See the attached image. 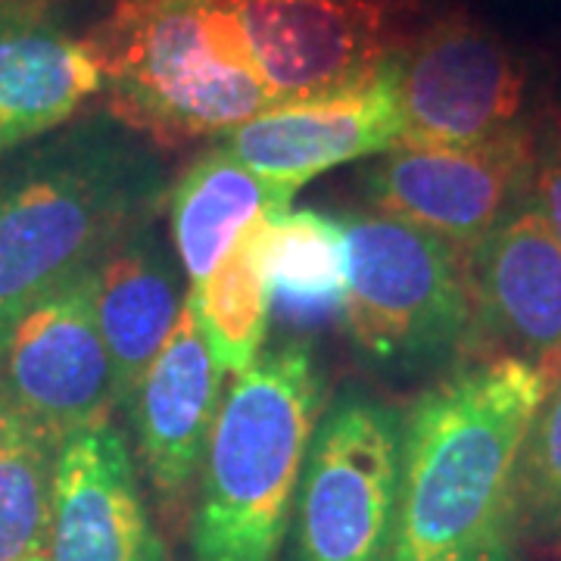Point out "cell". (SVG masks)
<instances>
[{"label":"cell","mask_w":561,"mask_h":561,"mask_svg":"<svg viewBox=\"0 0 561 561\" xmlns=\"http://www.w3.org/2000/svg\"><path fill=\"white\" fill-rule=\"evenodd\" d=\"M552 383L522 356H478L421 390L387 561H518V459Z\"/></svg>","instance_id":"1"},{"label":"cell","mask_w":561,"mask_h":561,"mask_svg":"<svg viewBox=\"0 0 561 561\" xmlns=\"http://www.w3.org/2000/svg\"><path fill=\"white\" fill-rule=\"evenodd\" d=\"M169 197L153 144L110 113L54 135L0 175V346L44 297L94 272Z\"/></svg>","instance_id":"2"},{"label":"cell","mask_w":561,"mask_h":561,"mask_svg":"<svg viewBox=\"0 0 561 561\" xmlns=\"http://www.w3.org/2000/svg\"><path fill=\"white\" fill-rule=\"evenodd\" d=\"M106 113L157 150L275 106L231 0H119L88 35Z\"/></svg>","instance_id":"3"},{"label":"cell","mask_w":561,"mask_h":561,"mask_svg":"<svg viewBox=\"0 0 561 561\" xmlns=\"http://www.w3.org/2000/svg\"><path fill=\"white\" fill-rule=\"evenodd\" d=\"M324 405L309 343H278L234 375L203 456L191 561H278Z\"/></svg>","instance_id":"4"},{"label":"cell","mask_w":561,"mask_h":561,"mask_svg":"<svg viewBox=\"0 0 561 561\" xmlns=\"http://www.w3.org/2000/svg\"><path fill=\"white\" fill-rule=\"evenodd\" d=\"M343 324L383 375H419L474 353L468 260L449 241L387 213L343 216Z\"/></svg>","instance_id":"5"},{"label":"cell","mask_w":561,"mask_h":561,"mask_svg":"<svg viewBox=\"0 0 561 561\" xmlns=\"http://www.w3.org/2000/svg\"><path fill=\"white\" fill-rule=\"evenodd\" d=\"M400 465V409L362 390L328 402L294 502L290 561H387Z\"/></svg>","instance_id":"6"},{"label":"cell","mask_w":561,"mask_h":561,"mask_svg":"<svg viewBox=\"0 0 561 561\" xmlns=\"http://www.w3.org/2000/svg\"><path fill=\"white\" fill-rule=\"evenodd\" d=\"M537 169V125L524 122L471 147L397 140L368 165L362 187L375 213L434 231L459 253L530 203Z\"/></svg>","instance_id":"7"},{"label":"cell","mask_w":561,"mask_h":561,"mask_svg":"<svg viewBox=\"0 0 561 561\" xmlns=\"http://www.w3.org/2000/svg\"><path fill=\"white\" fill-rule=\"evenodd\" d=\"M275 103L371 81L412 41L419 0H231Z\"/></svg>","instance_id":"8"},{"label":"cell","mask_w":561,"mask_h":561,"mask_svg":"<svg viewBox=\"0 0 561 561\" xmlns=\"http://www.w3.org/2000/svg\"><path fill=\"white\" fill-rule=\"evenodd\" d=\"M527 62L496 28L449 10L412 35L400 57L405 144L471 147L524 125Z\"/></svg>","instance_id":"9"},{"label":"cell","mask_w":561,"mask_h":561,"mask_svg":"<svg viewBox=\"0 0 561 561\" xmlns=\"http://www.w3.org/2000/svg\"><path fill=\"white\" fill-rule=\"evenodd\" d=\"M0 400L57 443L110 424L116 378L98 324V268L10 328L0 346Z\"/></svg>","instance_id":"10"},{"label":"cell","mask_w":561,"mask_h":561,"mask_svg":"<svg viewBox=\"0 0 561 561\" xmlns=\"http://www.w3.org/2000/svg\"><path fill=\"white\" fill-rule=\"evenodd\" d=\"M400 57L353 91L275 103L219 135V147L262 179L297 191L334 165L383 153L402 138Z\"/></svg>","instance_id":"11"},{"label":"cell","mask_w":561,"mask_h":561,"mask_svg":"<svg viewBox=\"0 0 561 561\" xmlns=\"http://www.w3.org/2000/svg\"><path fill=\"white\" fill-rule=\"evenodd\" d=\"M221 375L184 300L172 334L125 402L138 434L140 468L172 524L184 518L201 483L203 456L219 419Z\"/></svg>","instance_id":"12"},{"label":"cell","mask_w":561,"mask_h":561,"mask_svg":"<svg viewBox=\"0 0 561 561\" xmlns=\"http://www.w3.org/2000/svg\"><path fill=\"white\" fill-rule=\"evenodd\" d=\"M44 549L50 561H172L119 427H88L60 446Z\"/></svg>","instance_id":"13"},{"label":"cell","mask_w":561,"mask_h":561,"mask_svg":"<svg viewBox=\"0 0 561 561\" xmlns=\"http://www.w3.org/2000/svg\"><path fill=\"white\" fill-rule=\"evenodd\" d=\"M474 346L500 343L505 356L561 375V247L534 203L493 228L468 256Z\"/></svg>","instance_id":"14"},{"label":"cell","mask_w":561,"mask_h":561,"mask_svg":"<svg viewBox=\"0 0 561 561\" xmlns=\"http://www.w3.org/2000/svg\"><path fill=\"white\" fill-rule=\"evenodd\" d=\"M98 91V60L57 0H0V153L57 131Z\"/></svg>","instance_id":"15"},{"label":"cell","mask_w":561,"mask_h":561,"mask_svg":"<svg viewBox=\"0 0 561 561\" xmlns=\"http://www.w3.org/2000/svg\"><path fill=\"white\" fill-rule=\"evenodd\" d=\"M181 275L150 221L125 234L98 265V324L113 362L116 405L131 400L179 321Z\"/></svg>","instance_id":"16"},{"label":"cell","mask_w":561,"mask_h":561,"mask_svg":"<svg viewBox=\"0 0 561 561\" xmlns=\"http://www.w3.org/2000/svg\"><path fill=\"white\" fill-rule=\"evenodd\" d=\"M297 187L262 179L219 144L203 150L169 191V225L187 287L206 280L243 231L290 209Z\"/></svg>","instance_id":"17"},{"label":"cell","mask_w":561,"mask_h":561,"mask_svg":"<svg viewBox=\"0 0 561 561\" xmlns=\"http://www.w3.org/2000/svg\"><path fill=\"white\" fill-rule=\"evenodd\" d=\"M253 250L280 324L319 331L343 319L346 238L341 219L319 209H287L253 225Z\"/></svg>","instance_id":"18"},{"label":"cell","mask_w":561,"mask_h":561,"mask_svg":"<svg viewBox=\"0 0 561 561\" xmlns=\"http://www.w3.org/2000/svg\"><path fill=\"white\" fill-rule=\"evenodd\" d=\"M184 300L221 371L241 375L260 359L272 302L253 250V228L243 231L209 278L187 287Z\"/></svg>","instance_id":"19"},{"label":"cell","mask_w":561,"mask_h":561,"mask_svg":"<svg viewBox=\"0 0 561 561\" xmlns=\"http://www.w3.org/2000/svg\"><path fill=\"white\" fill-rule=\"evenodd\" d=\"M60 446L0 400V561H22L47 546Z\"/></svg>","instance_id":"20"},{"label":"cell","mask_w":561,"mask_h":561,"mask_svg":"<svg viewBox=\"0 0 561 561\" xmlns=\"http://www.w3.org/2000/svg\"><path fill=\"white\" fill-rule=\"evenodd\" d=\"M515 505L522 546L561 549V375L524 437Z\"/></svg>","instance_id":"21"},{"label":"cell","mask_w":561,"mask_h":561,"mask_svg":"<svg viewBox=\"0 0 561 561\" xmlns=\"http://www.w3.org/2000/svg\"><path fill=\"white\" fill-rule=\"evenodd\" d=\"M530 203L537 206V213L561 247V157L556 150H549L540 138H537V169H534Z\"/></svg>","instance_id":"22"},{"label":"cell","mask_w":561,"mask_h":561,"mask_svg":"<svg viewBox=\"0 0 561 561\" xmlns=\"http://www.w3.org/2000/svg\"><path fill=\"white\" fill-rule=\"evenodd\" d=\"M537 138L561 157V81L559 88L552 91L549 103H546V113H542V125L537 128Z\"/></svg>","instance_id":"23"},{"label":"cell","mask_w":561,"mask_h":561,"mask_svg":"<svg viewBox=\"0 0 561 561\" xmlns=\"http://www.w3.org/2000/svg\"><path fill=\"white\" fill-rule=\"evenodd\" d=\"M22 561H50L47 559V549H38V552H32V556H25Z\"/></svg>","instance_id":"24"}]
</instances>
